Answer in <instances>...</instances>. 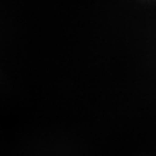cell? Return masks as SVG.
I'll use <instances>...</instances> for the list:
<instances>
[]
</instances>
